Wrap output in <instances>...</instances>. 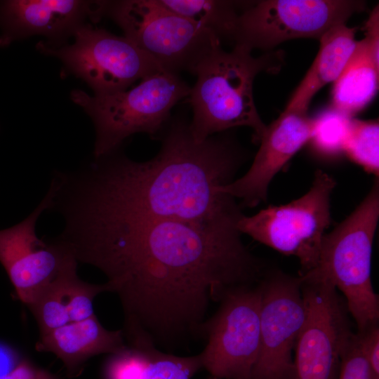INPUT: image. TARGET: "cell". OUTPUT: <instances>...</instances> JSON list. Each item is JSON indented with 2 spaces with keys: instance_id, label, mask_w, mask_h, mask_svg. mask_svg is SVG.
I'll return each mask as SVG.
<instances>
[{
  "instance_id": "obj_1",
  "label": "cell",
  "mask_w": 379,
  "mask_h": 379,
  "mask_svg": "<svg viewBox=\"0 0 379 379\" xmlns=\"http://www.w3.org/2000/svg\"><path fill=\"white\" fill-rule=\"evenodd\" d=\"M57 237L100 270L124 315L128 345L172 351L203 338L211 302L254 286L268 269L237 226L69 215Z\"/></svg>"
},
{
  "instance_id": "obj_2",
  "label": "cell",
  "mask_w": 379,
  "mask_h": 379,
  "mask_svg": "<svg viewBox=\"0 0 379 379\" xmlns=\"http://www.w3.org/2000/svg\"><path fill=\"white\" fill-rule=\"evenodd\" d=\"M157 154L133 161L117 150L82 170L58 172L55 211L66 215L128 220H175L237 225L244 215L220 190L232 182L246 154L228 131L198 142L190 121H168Z\"/></svg>"
},
{
  "instance_id": "obj_3",
  "label": "cell",
  "mask_w": 379,
  "mask_h": 379,
  "mask_svg": "<svg viewBox=\"0 0 379 379\" xmlns=\"http://www.w3.org/2000/svg\"><path fill=\"white\" fill-rule=\"evenodd\" d=\"M251 51L237 44L226 51L220 44L197 65L194 74L197 81L186 98L192 109L190 128L195 141L201 142L239 126L250 127L254 139L260 140L267 126L255 105L254 79L260 72H278L284 52L253 57Z\"/></svg>"
},
{
  "instance_id": "obj_4",
  "label": "cell",
  "mask_w": 379,
  "mask_h": 379,
  "mask_svg": "<svg viewBox=\"0 0 379 379\" xmlns=\"http://www.w3.org/2000/svg\"><path fill=\"white\" fill-rule=\"evenodd\" d=\"M378 219L377 178L357 208L324 235L318 263L311 270L328 279L343 293L357 332L379 322V298L371 281L372 248Z\"/></svg>"
},
{
  "instance_id": "obj_5",
  "label": "cell",
  "mask_w": 379,
  "mask_h": 379,
  "mask_svg": "<svg viewBox=\"0 0 379 379\" xmlns=\"http://www.w3.org/2000/svg\"><path fill=\"white\" fill-rule=\"evenodd\" d=\"M190 89L178 74L161 70L125 91L91 96L74 90L71 98L93 122V156L99 158L117 150L135 133L159 136L171 119V109L188 97Z\"/></svg>"
},
{
  "instance_id": "obj_6",
  "label": "cell",
  "mask_w": 379,
  "mask_h": 379,
  "mask_svg": "<svg viewBox=\"0 0 379 379\" xmlns=\"http://www.w3.org/2000/svg\"><path fill=\"white\" fill-rule=\"evenodd\" d=\"M105 14L163 70L177 74H194L201 61L221 44L211 31L171 11L159 0L107 1Z\"/></svg>"
},
{
  "instance_id": "obj_7",
  "label": "cell",
  "mask_w": 379,
  "mask_h": 379,
  "mask_svg": "<svg viewBox=\"0 0 379 379\" xmlns=\"http://www.w3.org/2000/svg\"><path fill=\"white\" fill-rule=\"evenodd\" d=\"M335 185L329 174L319 169L301 197L244 215L238 230L281 253L295 256L301 265L300 274L307 273L318 263L322 239L331 222V197Z\"/></svg>"
},
{
  "instance_id": "obj_8",
  "label": "cell",
  "mask_w": 379,
  "mask_h": 379,
  "mask_svg": "<svg viewBox=\"0 0 379 379\" xmlns=\"http://www.w3.org/2000/svg\"><path fill=\"white\" fill-rule=\"evenodd\" d=\"M359 0H260L246 1L239 12L234 45L269 51L288 40H318L366 9Z\"/></svg>"
},
{
  "instance_id": "obj_9",
  "label": "cell",
  "mask_w": 379,
  "mask_h": 379,
  "mask_svg": "<svg viewBox=\"0 0 379 379\" xmlns=\"http://www.w3.org/2000/svg\"><path fill=\"white\" fill-rule=\"evenodd\" d=\"M299 276L305 317L294 347L293 379H338L353 333L346 303L326 277L314 272Z\"/></svg>"
},
{
  "instance_id": "obj_10",
  "label": "cell",
  "mask_w": 379,
  "mask_h": 379,
  "mask_svg": "<svg viewBox=\"0 0 379 379\" xmlns=\"http://www.w3.org/2000/svg\"><path fill=\"white\" fill-rule=\"evenodd\" d=\"M74 41L61 48L45 43L41 52L58 58L72 74L82 79L94 95L125 91L135 81L163 70L150 56L125 36L91 25L76 29Z\"/></svg>"
},
{
  "instance_id": "obj_11",
  "label": "cell",
  "mask_w": 379,
  "mask_h": 379,
  "mask_svg": "<svg viewBox=\"0 0 379 379\" xmlns=\"http://www.w3.org/2000/svg\"><path fill=\"white\" fill-rule=\"evenodd\" d=\"M261 288L228 292L205 323L207 343L199 353L203 368L215 379H251L260 345Z\"/></svg>"
},
{
  "instance_id": "obj_12",
  "label": "cell",
  "mask_w": 379,
  "mask_h": 379,
  "mask_svg": "<svg viewBox=\"0 0 379 379\" xmlns=\"http://www.w3.org/2000/svg\"><path fill=\"white\" fill-rule=\"evenodd\" d=\"M260 286V345L251 379H293L292 352L305 317L301 278L268 270Z\"/></svg>"
},
{
  "instance_id": "obj_13",
  "label": "cell",
  "mask_w": 379,
  "mask_h": 379,
  "mask_svg": "<svg viewBox=\"0 0 379 379\" xmlns=\"http://www.w3.org/2000/svg\"><path fill=\"white\" fill-rule=\"evenodd\" d=\"M48 206L46 195L25 219L0 230V263L17 297L28 307L78 262L56 239L46 242L36 236V221Z\"/></svg>"
},
{
  "instance_id": "obj_14",
  "label": "cell",
  "mask_w": 379,
  "mask_h": 379,
  "mask_svg": "<svg viewBox=\"0 0 379 379\" xmlns=\"http://www.w3.org/2000/svg\"><path fill=\"white\" fill-rule=\"evenodd\" d=\"M314 119L307 112H283L266 129L253 163L241 178L220 190L253 208L266 201L270 183L292 157L311 139Z\"/></svg>"
},
{
  "instance_id": "obj_15",
  "label": "cell",
  "mask_w": 379,
  "mask_h": 379,
  "mask_svg": "<svg viewBox=\"0 0 379 379\" xmlns=\"http://www.w3.org/2000/svg\"><path fill=\"white\" fill-rule=\"evenodd\" d=\"M107 1L7 0L0 1V47L34 34L58 39L74 34L86 18L98 21Z\"/></svg>"
},
{
  "instance_id": "obj_16",
  "label": "cell",
  "mask_w": 379,
  "mask_h": 379,
  "mask_svg": "<svg viewBox=\"0 0 379 379\" xmlns=\"http://www.w3.org/2000/svg\"><path fill=\"white\" fill-rule=\"evenodd\" d=\"M126 347L122 330L106 329L95 315L41 334L36 344V350L56 355L70 378L78 376L90 358L115 354Z\"/></svg>"
},
{
  "instance_id": "obj_17",
  "label": "cell",
  "mask_w": 379,
  "mask_h": 379,
  "mask_svg": "<svg viewBox=\"0 0 379 379\" xmlns=\"http://www.w3.org/2000/svg\"><path fill=\"white\" fill-rule=\"evenodd\" d=\"M356 31L357 28L342 24L332 27L320 38L319 52L284 112H307L317 91L337 79L354 50Z\"/></svg>"
},
{
  "instance_id": "obj_18",
  "label": "cell",
  "mask_w": 379,
  "mask_h": 379,
  "mask_svg": "<svg viewBox=\"0 0 379 379\" xmlns=\"http://www.w3.org/2000/svg\"><path fill=\"white\" fill-rule=\"evenodd\" d=\"M378 78L379 59L364 37L357 41L350 59L334 81L332 108L351 117L375 95Z\"/></svg>"
},
{
  "instance_id": "obj_19",
  "label": "cell",
  "mask_w": 379,
  "mask_h": 379,
  "mask_svg": "<svg viewBox=\"0 0 379 379\" xmlns=\"http://www.w3.org/2000/svg\"><path fill=\"white\" fill-rule=\"evenodd\" d=\"M171 11L197 22L222 42L234 41L240 1L225 0H159Z\"/></svg>"
},
{
  "instance_id": "obj_20",
  "label": "cell",
  "mask_w": 379,
  "mask_h": 379,
  "mask_svg": "<svg viewBox=\"0 0 379 379\" xmlns=\"http://www.w3.org/2000/svg\"><path fill=\"white\" fill-rule=\"evenodd\" d=\"M378 121L351 119L343 151L367 172L378 178Z\"/></svg>"
},
{
  "instance_id": "obj_21",
  "label": "cell",
  "mask_w": 379,
  "mask_h": 379,
  "mask_svg": "<svg viewBox=\"0 0 379 379\" xmlns=\"http://www.w3.org/2000/svg\"><path fill=\"white\" fill-rule=\"evenodd\" d=\"M201 368L199 354L180 357L153 348L138 379H191Z\"/></svg>"
},
{
  "instance_id": "obj_22",
  "label": "cell",
  "mask_w": 379,
  "mask_h": 379,
  "mask_svg": "<svg viewBox=\"0 0 379 379\" xmlns=\"http://www.w3.org/2000/svg\"><path fill=\"white\" fill-rule=\"evenodd\" d=\"M351 117L331 109L314 119L311 139L316 147L327 154L343 151Z\"/></svg>"
},
{
  "instance_id": "obj_23",
  "label": "cell",
  "mask_w": 379,
  "mask_h": 379,
  "mask_svg": "<svg viewBox=\"0 0 379 379\" xmlns=\"http://www.w3.org/2000/svg\"><path fill=\"white\" fill-rule=\"evenodd\" d=\"M338 379H373L357 333L353 332L345 345Z\"/></svg>"
},
{
  "instance_id": "obj_24",
  "label": "cell",
  "mask_w": 379,
  "mask_h": 379,
  "mask_svg": "<svg viewBox=\"0 0 379 379\" xmlns=\"http://www.w3.org/2000/svg\"><path fill=\"white\" fill-rule=\"evenodd\" d=\"M373 379H379V326L357 332Z\"/></svg>"
},
{
  "instance_id": "obj_25",
  "label": "cell",
  "mask_w": 379,
  "mask_h": 379,
  "mask_svg": "<svg viewBox=\"0 0 379 379\" xmlns=\"http://www.w3.org/2000/svg\"><path fill=\"white\" fill-rule=\"evenodd\" d=\"M4 379H59L49 371L38 368L27 360L19 361Z\"/></svg>"
},
{
  "instance_id": "obj_26",
  "label": "cell",
  "mask_w": 379,
  "mask_h": 379,
  "mask_svg": "<svg viewBox=\"0 0 379 379\" xmlns=\"http://www.w3.org/2000/svg\"><path fill=\"white\" fill-rule=\"evenodd\" d=\"M18 363L13 352L8 349L0 346V379H4Z\"/></svg>"
},
{
  "instance_id": "obj_27",
  "label": "cell",
  "mask_w": 379,
  "mask_h": 379,
  "mask_svg": "<svg viewBox=\"0 0 379 379\" xmlns=\"http://www.w3.org/2000/svg\"><path fill=\"white\" fill-rule=\"evenodd\" d=\"M212 379H215V378H211Z\"/></svg>"
}]
</instances>
